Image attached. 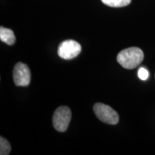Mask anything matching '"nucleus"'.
Instances as JSON below:
<instances>
[{
    "label": "nucleus",
    "mask_w": 155,
    "mask_h": 155,
    "mask_svg": "<svg viewBox=\"0 0 155 155\" xmlns=\"http://www.w3.org/2000/svg\"><path fill=\"white\" fill-rule=\"evenodd\" d=\"M104 5L111 7H123L129 5L131 0H101Z\"/></svg>",
    "instance_id": "7"
},
{
    "label": "nucleus",
    "mask_w": 155,
    "mask_h": 155,
    "mask_svg": "<svg viewBox=\"0 0 155 155\" xmlns=\"http://www.w3.org/2000/svg\"><path fill=\"white\" fill-rule=\"evenodd\" d=\"M71 119V111L67 106H60L53 116V127L58 131L64 132L67 130Z\"/></svg>",
    "instance_id": "3"
},
{
    "label": "nucleus",
    "mask_w": 155,
    "mask_h": 155,
    "mask_svg": "<svg viewBox=\"0 0 155 155\" xmlns=\"http://www.w3.org/2000/svg\"><path fill=\"white\" fill-rule=\"evenodd\" d=\"M94 111L97 118L104 123L115 125L119 122V114L111 106L97 103L94 106Z\"/></svg>",
    "instance_id": "2"
},
{
    "label": "nucleus",
    "mask_w": 155,
    "mask_h": 155,
    "mask_svg": "<svg viewBox=\"0 0 155 155\" xmlns=\"http://www.w3.org/2000/svg\"><path fill=\"white\" fill-rule=\"evenodd\" d=\"M138 76L141 80L146 81L149 77L148 71L144 68H140L138 71Z\"/></svg>",
    "instance_id": "9"
},
{
    "label": "nucleus",
    "mask_w": 155,
    "mask_h": 155,
    "mask_svg": "<svg viewBox=\"0 0 155 155\" xmlns=\"http://www.w3.org/2000/svg\"><path fill=\"white\" fill-rule=\"evenodd\" d=\"M13 80L17 86H27L30 83V70L26 64L17 63L13 69Z\"/></svg>",
    "instance_id": "5"
},
{
    "label": "nucleus",
    "mask_w": 155,
    "mask_h": 155,
    "mask_svg": "<svg viewBox=\"0 0 155 155\" xmlns=\"http://www.w3.org/2000/svg\"><path fill=\"white\" fill-rule=\"evenodd\" d=\"M144 60V53L139 48H129L121 50L117 55V62L127 69H134Z\"/></svg>",
    "instance_id": "1"
},
{
    "label": "nucleus",
    "mask_w": 155,
    "mask_h": 155,
    "mask_svg": "<svg viewBox=\"0 0 155 155\" xmlns=\"http://www.w3.org/2000/svg\"><path fill=\"white\" fill-rule=\"evenodd\" d=\"M11 152V146L8 141L2 137H0V154L8 155Z\"/></svg>",
    "instance_id": "8"
},
{
    "label": "nucleus",
    "mask_w": 155,
    "mask_h": 155,
    "mask_svg": "<svg viewBox=\"0 0 155 155\" xmlns=\"http://www.w3.org/2000/svg\"><path fill=\"white\" fill-rule=\"evenodd\" d=\"M81 52V46L78 42L73 40H68L59 45L58 55L62 59L71 60L77 57Z\"/></svg>",
    "instance_id": "4"
},
{
    "label": "nucleus",
    "mask_w": 155,
    "mask_h": 155,
    "mask_svg": "<svg viewBox=\"0 0 155 155\" xmlns=\"http://www.w3.org/2000/svg\"><path fill=\"white\" fill-rule=\"evenodd\" d=\"M0 40L5 43L12 45L15 42V36L13 31L2 26L0 28Z\"/></svg>",
    "instance_id": "6"
}]
</instances>
